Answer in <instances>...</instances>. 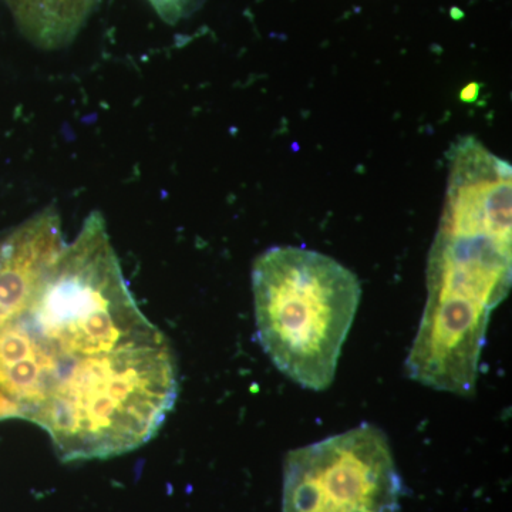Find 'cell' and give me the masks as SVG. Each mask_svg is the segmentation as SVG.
I'll return each mask as SVG.
<instances>
[{"label": "cell", "instance_id": "1", "mask_svg": "<svg viewBox=\"0 0 512 512\" xmlns=\"http://www.w3.org/2000/svg\"><path fill=\"white\" fill-rule=\"evenodd\" d=\"M448 164L426 308L406 370L430 389L471 396L491 313L511 289V165L474 137L454 144Z\"/></svg>", "mask_w": 512, "mask_h": 512}, {"label": "cell", "instance_id": "2", "mask_svg": "<svg viewBox=\"0 0 512 512\" xmlns=\"http://www.w3.org/2000/svg\"><path fill=\"white\" fill-rule=\"evenodd\" d=\"M177 394L173 352L158 332L70 363L29 421L63 461L120 456L153 439Z\"/></svg>", "mask_w": 512, "mask_h": 512}, {"label": "cell", "instance_id": "3", "mask_svg": "<svg viewBox=\"0 0 512 512\" xmlns=\"http://www.w3.org/2000/svg\"><path fill=\"white\" fill-rule=\"evenodd\" d=\"M256 335L279 372L303 389L332 386L362 286L350 269L312 249L269 248L252 268Z\"/></svg>", "mask_w": 512, "mask_h": 512}, {"label": "cell", "instance_id": "4", "mask_svg": "<svg viewBox=\"0 0 512 512\" xmlns=\"http://www.w3.org/2000/svg\"><path fill=\"white\" fill-rule=\"evenodd\" d=\"M60 359H84L158 332L128 291L100 212L63 248L19 318Z\"/></svg>", "mask_w": 512, "mask_h": 512}, {"label": "cell", "instance_id": "5", "mask_svg": "<svg viewBox=\"0 0 512 512\" xmlns=\"http://www.w3.org/2000/svg\"><path fill=\"white\" fill-rule=\"evenodd\" d=\"M404 484L389 439L363 423L289 451L282 512H400Z\"/></svg>", "mask_w": 512, "mask_h": 512}, {"label": "cell", "instance_id": "6", "mask_svg": "<svg viewBox=\"0 0 512 512\" xmlns=\"http://www.w3.org/2000/svg\"><path fill=\"white\" fill-rule=\"evenodd\" d=\"M64 247L55 207L45 208L0 238V329L28 312Z\"/></svg>", "mask_w": 512, "mask_h": 512}, {"label": "cell", "instance_id": "7", "mask_svg": "<svg viewBox=\"0 0 512 512\" xmlns=\"http://www.w3.org/2000/svg\"><path fill=\"white\" fill-rule=\"evenodd\" d=\"M99 0H10L25 35L43 49L72 42Z\"/></svg>", "mask_w": 512, "mask_h": 512}, {"label": "cell", "instance_id": "8", "mask_svg": "<svg viewBox=\"0 0 512 512\" xmlns=\"http://www.w3.org/2000/svg\"><path fill=\"white\" fill-rule=\"evenodd\" d=\"M201 2L202 0H150L158 15L171 25L191 13Z\"/></svg>", "mask_w": 512, "mask_h": 512}, {"label": "cell", "instance_id": "9", "mask_svg": "<svg viewBox=\"0 0 512 512\" xmlns=\"http://www.w3.org/2000/svg\"><path fill=\"white\" fill-rule=\"evenodd\" d=\"M477 93V84H471V86H468L466 87V89L463 90V93H461V99L466 101H473L474 99H476Z\"/></svg>", "mask_w": 512, "mask_h": 512}]
</instances>
